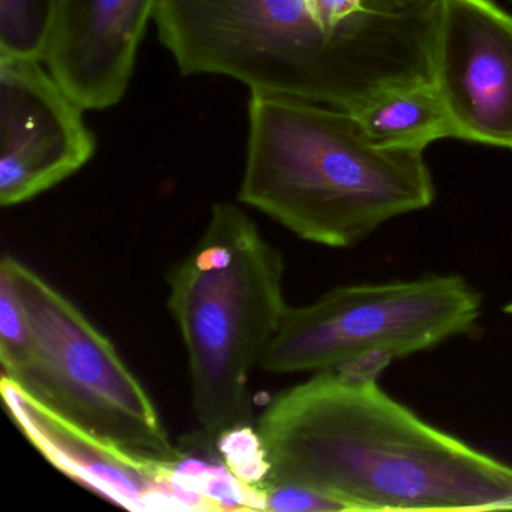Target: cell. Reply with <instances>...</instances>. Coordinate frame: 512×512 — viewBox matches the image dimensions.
Listing matches in <instances>:
<instances>
[{
    "label": "cell",
    "instance_id": "cell-1",
    "mask_svg": "<svg viewBox=\"0 0 512 512\" xmlns=\"http://www.w3.org/2000/svg\"><path fill=\"white\" fill-rule=\"evenodd\" d=\"M272 479L347 511H512V466L419 418L376 379L323 371L257 425Z\"/></svg>",
    "mask_w": 512,
    "mask_h": 512
},
{
    "label": "cell",
    "instance_id": "cell-2",
    "mask_svg": "<svg viewBox=\"0 0 512 512\" xmlns=\"http://www.w3.org/2000/svg\"><path fill=\"white\" fill-rule=\"evenodd\" d=\"M437 2L331 29L310 0H160L154 22L184 76L356 112L386 89L431 80Z\"/></svg>",
    "mask_w": 512,
    "mask_h": 512
},
{
    "label": "cell",
    "instance_id": "cell-3",
    "mask_svg": "<svg viewBox=\"0 0 512 512\" xmlns=\"http://www.w3.org/2000/svg\"><path fill=\"white\" fill-rule=\"evenodd\" d=\"M239 200L304 241L347 248L428 208L434 184L424 151L377 145L355 113L251 92Z\"/></svg>",
    "mask_w": 512,
    "mask_h": 512
},
{
    "label": "cell",
    "instance_id": "cell-4",
    "mask_svg": "<svg viewBox=\"0 0 512 512\" xmlns=\"http://www.w3.org/2000/svg\"><path fill=\"white\" fill-rule=\"evenodd\" d=\"M284 262L250 215L212 206L196 247L169 278V308L190 364L200 434L215 440L251 422L250 380L287 311Z\"/></svg>",
    "mask_w": 512,
    "mask_h": 512
},
{
    "label": "cell",
    "instance_id": "cell-5",
    "mask_svg": "<svg viewBox=\"0 0 512 512\" xmlns=\"http://www.w3.org/2000/svg\"><path fill=\"white\" fill-rule=\"evenodd\" d=\"M481 296L458 275L337 287L287 308L260 368L272 374L344 370L377 377L394 359L467 334Z\"/></svg>",
    "mask_w": 512,
    "mask_h": 512
},
{
    "label": "cell",
    "instance_id": "cell-6",
    "mask_svg": "<svg viewBox=\"0 0 512 512\" xmlns=\"http://www.w3.org/2000/svg\"><path fill=\"white\" fill-rule=\"evenodd\" d=\"M0 274L10 278L31 329V370L19 383L94 433L142 454L178 460L182 449L170 442L154 401L112 341L14 257L2 259Z\"/></svg>",
    "mask_w": 512,
    "mask_h": 512
},
{
    "label": "cell",
    "instance_id": "cell-7",
    "mask_svg": "<svg viewBox=\"0 0 512 512\" xmlns=\"http://www.w3.org/2000/svg\"><path fill=\"white\" fill-rule=\"evenodd\" d=\"M83 109L43 62L0 56V203L29 202L97 151Z\"/></svg>",
    "mask_w": 512,
    "mask_h": 512
},
{
    "label": "cell",
    "instance_id": "cell-8",
    "mask_svg": "<svg viewBox=\"0 0 512 512\" xmlns=\"http://www.w3.org/2000/svg\"><path fill=\"white\" fill-rule=\"evenodd\" d=\"M431 83L454 139L512 149V16L494 0H439Z\"/></svg>",
    "mask_w": 512,
    "mask_h": 512
},
{
    "label": "cell",
    "instance_id": "cell-9",
    "mask_svg": "<svg viewBox=\"0 0 512 512\" xmlns=\"http://www.w3.org/2000/svg\"><path fill=\"white\" fill-rule=\"evenodd\" d=\"M0 392L26 439L83 487L131 511L212 512L179 481L176 460L142 454L82 427L4 374Z\"/></svg>",
    "mask_w": 512,
    "mask_h": 512
},
{
    "label": "cell",
    "instance_id": "cell-10",
    "mask_svg": "<svg viewBox=\"0 0 512 512\" xmlns=\"http://www.w3.org/2000/svg\"><path fill=\"white\" fill-rule=\"evenodd\" d=\"M160 0H58L47 65L85 110L124 98Z\"/></svg>",
    "mask_w": 512,
    "mask_h": 512
},
{
    "label": "cell",
    "instance_id": "cell-11",
    "mask_svg": "<svg viewBox=\"0 0 512 512\" xmlns=\"http://www.w3.org/2000/svg\"><path fill=\"white\" fill-rule=\"evenodd\" d=\"M352 113L368 139L383 148L425 151L437 140L454 139L451 119L431 80L386 89Z\"/></svg>",
    "mask_w": 512,
    "mask_h": 512
},
{
    "label": "cell",
    "instance_id": "cell-12",
    "mask_svg": "<svg viewBox=\"0 0 512 512\" xmlns=\"http://www.w3.org/2000/svg\"><path fill=\"white\" fill-rule=\"evenodd\" d=\"M58 0H0V56L46 61Z\"/></svg>",
    "mask_w": 512,
    "mask_h": 512
},
{
    "label": "cell",
    "instance_id": "cell-13",
    "mask_svg": "<svg viewBox=\"0 0 512 512\" xmlns=\"http://www.w3.org/2000/svg\"><path fill=\"white\" fill-rule=\"evenodd\" d=\"M0 362L2 374L23 382L32 365V337L16 289L0 274Z\"/></svg>",
    "mask_w": 512,
    "mask_h": 512
},
{
    "label": "cell",
    "instance_id": "cell-14",
    "mask_svg": "<svg viewBox=\"0 0 512 512\" xmlns=\"http://www.w3.org/2000/svg\"><path fill=\"white\" fill-rule=\"evenodd\" d=\"M215 448L230 472L250 487H265L271 479L272 464L257 428L242 424L224 431Z\"/></svg>",
    "mask_w": 512,
    "mask_h": 512
},
{
    "label": "cell",
    "instance_id": "cell-15",
    "mask_svg": "<svg viewBox=\"0 0 512 512\" xmlns=\"http://www.w3.org/2000/svg\"><path fill=\"white\" fill-rule=\"evenodd\" d=\"M265 511L283 512H325L347 511L346 505L313 490L293 482L269 479L265 484Z\"/></svg>",
    "mask_w": 512,
    "mask_h": 512
},
{
    "label": "cell",
    "instance_id": "cell-16",
    "mask_svg": "<svg viewBox=\"0 0 512 512\" xmlns=\"http://www.w3.org/2000/svg\"><path fill=\"white\" fill-rule=\"evenodd\" d=\"M310 4L317 19L331 29L343 28L368 11L364 0H310Z\"/></svg>",
    "mask_w": 512,
    "mask_h": 512
},
{
    "label": "cell",
    "instance_id": "cell-17",
    "mask_svg": "<svg viewBox=\"0 0 512 512\" xmlns=\"http://www.w3.org/2000/svg\"><path fill=\"white\" fill-rule=\"evenodd\" d=\"M437 0H364L367 10L371 11H398L407 8L422 7L434 4Z\"/></svg>",
    "mask_w": 512,
    "mask_h": 512
},
{
    "label": "cell",
    "instance_id": "cell-18",
    "mask_svg": "<svg viewBox=\"0 0 512 512\" xmlns=\"http://www.w3.org/2000/svg\"><path fill=\"white\" fill-rule=\"evenodd\" d=\"M503 311H505V313L512 314V302L511 304L506 305V307L503 308Z\"/></svg>",
    "mask_w": 512,
    "mask_h": 512
}]
</instances>
